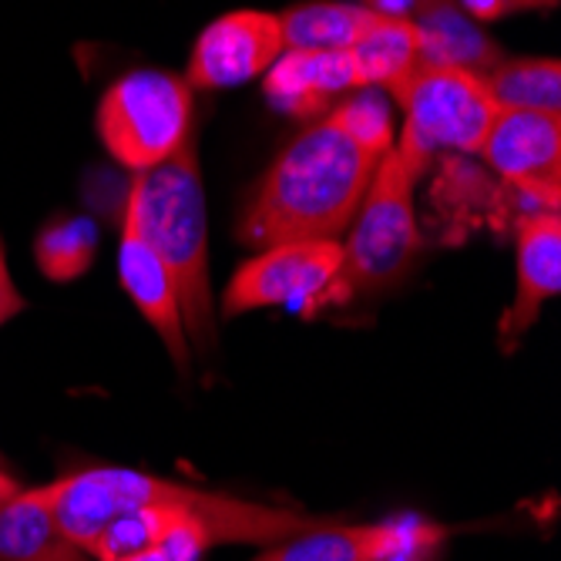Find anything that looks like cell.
I'll list each match as a JSON object with an SVG mask.
<instances>
[{"instance_id": "1", "label": "cell", "mask_w": 561, "mask_h": 561, "mask_svg": "<svg viewBox=\"0 0 561 561\" xmlns=\"http://www.w3.org/2000/svg\"><path fill=\"white\" fill-rule=\"evenodd\" d=\"M61 528L94 558L112 561L145 548H169L202 561L216 545H273L317 525L299 507L245 501L135 468H88L41 488Z\"/></svg>"}, {"instance_id": "2", "label": "cell", "mask_w": 561, "mask_h": 561, "mask_svg": "<svg viewBox=\"0 0 561 561\" xmlns=\"http://www.w3.org/2000/svg\"><path fill=\"white\" fill-rule=\"evenodd\" d=\"M380 159L330 115L302 128L249 198L239 239L252 249L336 239L350 229Z\"/></svg>"}, {"instance_id": "3", "label": "cell", "mask_w": 561, "mask_h": 561, "mask_svg": "<svg viewBox=\"0 0 561 561\" xmlns=\"http://www.w3.org/2000/svg\"><path fill=\"white\" fill-rule=\"evenodd\" d=\"M125 209L175 283L188 346L209 350L216 343L219 306L213 296L209 216L195 138L162 165L135 172Z\"/></svg>"}, {"instance_id": "4", "label": "cell", "mask_w": 561, "mask_h": 561, "mask_svg": "<svg viewBox=\"0 0 561 561\" xmlns=\"http://www.w3.org/2000/svg\"><path fill=\"white\" fill-rule=\"evenodd\" d=\"M417 182L421 175L393 148L377 162L360 209L346 229V242H340L343 266L333 289L343 296L380 293L411 270L424 245L414 209Z\"/></svg>"}, {"instance_id": "5", "label": "cell", "mask_w": 561, "mask_h": 561, "mask_svg": "<svg viewBox=\"0 0 561 561\" xmlns=\"http://www.w3.org/2000/svg\"><path fill=\"white\" fill-rule=\"evenodd\" d=\"M195 94L182 75L138 68L101 94L94 115L108 156L131 172L156 169L195 138Z\"/></svg>"}, {"instance_id": "6", "label": "cell", "mask_w": 561, "mask_h": 561, "mask_svg": "<svg viewBox=\"0 0 561 561\" xmlns=\"http://www.w3.org/2000/svg\"><path fill=\"white\" fill-rule=\"evenodd\" d=\"M393 98L403 108V131L393 151L424 175L437 151H465L478 156V148L497 115L484 78L461 68L421 65L407 78Z\"/></svg>"}, {"instance_id": "7", "label": "cell", "mask_w": 561, "mask_h": 561, "mask_svg": "<svg viewBox=\"0 0 561 561\" xmlns=\"http://www.w3.org/2000/svg\"><path fill=\"white\" fill-rule=\"evenodd\" d=\"M343 266V245L336 239L286 242L260 249L226 283L219 317H239L266 306H306L327 296Z\"/></svg>"}, {"instance_id": "8", "label": "cell", "mask_w": 561, "mask_h": 561, "mask_svg": "<svg viewBox=\"0 0 561 561\" xmlns=\"http://www.w3.org/2000/svg\"><path fill=\"white\" fill-rule=\"evenodd\" d=\"M286 50L279 14L270 11H229L198 34L185 81L192 91L236 88L263 78Z\"/></svg>"}, {"instance_id": "9", "label": "cell", "mask_w": 561, "mask_h": 561, "mask_svg": "<svg viewBox=\"0 0 561 561\" xmlns=\"http://www.w3.org/2000/svg\"><path fill=\"white\" fill-rule=\"evenodd\" d=\"M478 156L507 185L522 188L531 198H541L545 209L558 213L561 115L497 108Z\"/></svg>"}, {"instance_id": "10", "label": "cell", "mask_w": 561, "mask_h": 561, "mask_svg": "<svg viewBox=\"0 0 561 561\" xmlns=\"http://www.w3.org/2000/svg\"><path fill=\"white\" fill-rule=\"evenodd\" d=\"M444 538V528L427 522H370L333 525L317 522L289 538L263 545L249 561H393L424 551Z\"/></svg>"}, {"instance_id": "11", "label": "cell", "mask_w": 561, "mask_h": 561, "mask_svg": "<svg viewBox=\"0 0 561 561\" xmlns=\"http://www.w3.org/2000/svg\"><path fill=\"white\" fill-rule=\"evenodd\" d=\"M118 273H122L125 293L135 302V310L151 323V330L162 336L175 367L185 370L192 346H188V336H185V320H182L175 283H172L165 263L156 256V249H151L148 239L141 236V229H138V222H135V216L128 209L122 216Z\"/></svg>"}, {"instance_id": "12", "label": "cell", "mask_w": 561, "mask_h": 561, "mask_svg": "<svg viewBox=\"0 0 561 561\" xmlns=\"http://www.w3.org/2000/svg\"><path fill=\"white\" fill-rule=\"evenodd\" d=\"M515 299L501 317V343L512 350L541 317V306L561 289V219L558 213H531L518 222Z\"/></svg>"}, {"instance_id": "13", "label": "cell", "mask_w": 561, "mask_h": 561, "mask_svg": "<svg viewBox=\"0 0 561 561\" xmlns=\"http://www.w3.org/2000/svg\"><path fill=\"white\" fill-rule=\"evenodd\" d=\"M263 78V91L273 108L313 122L360 88L350 50H283Z\"/></svg>"}, {"instance_id": "14", "label": "cell", "mask_w": 561, "mask_h": 561, "mask_svg": "<svg viewBox=\"0 0 561 561\" xmlns=\"http://www.w3.org/2000/svg\"><path fill=\"white\" fill-rule=\"evenodd\" d=\"M411 24L417 31L421 65L461 68L484 78L507 58L501 44L457 8V0H427Z\"/></svg>"}, {"instance_id": "15", "label": "cell", "mask_w": 561, "mask_h": 561, "mask_svg": "<svg viewBox=\"0 0 561 561\" xmlns=\"http://www.w3.org/2000/svg\"><path fill=\"white\" fill-rule=\"evenodd\" d=\"M0 561H94L50 512L41 488L0 504Z\"/></svg>"}, {"instance_id": "16", "label": "cell", "mask_w": 561, "mask_h": 561, "mask_svg": "<svg viewBox=\"0 0 561 561\" xmlns=\"http://www.w3.org/2000/svg\"><path fill=\"white\" fill-rule=\"evenodd\" d=\"M380 14L346 0H302L279 14L286 50H350Z\"/></svg>"}, {"instance_id": "17", "label": "cell", "mask_w": 561, "mask_h": 561, "mask_svg": "<svg viewBox=\"0 0 561 561\" xmlns=\"http://www.w3.org/2000/svg\"><path fill=\"white\" fill-rule=\"evenodd\" d=\"M350 58H353L356 78H360V88H380L383 94H393L421 68L417 31L407 21L380 18L350 47Z\"/></svg>"}, {"instance_id": "18", "label": "cell", "mask_w": 561, "mask_h": 561, "mask_svg": "<svg viewBox=\"0 0 561 561\" xmlns=\"http://www.w3.org/2000/svg\"><path fill=\"white\" fill-rule=\"evenodd\" d=\"M497 108L561 115V65L554 58H504L484 75Z\"/></svg>"}, {"instance_id": "19", "label": "cell", "mask_w": 561, "mask_h": 561, "mask_svg": "<svg viewBox=\"0 0 561 561\" xmlns=\"http://www.w3.org/2000/svg\"><path fill=\"white\" fill-rule=\"evenodd\" d=\"M94 252H98V229L91 219H78V216L47 222L34 239L37 266L50 283H75L78 276H84L94 263Z\"/></svg>"}, {"instance_id": "20", "label": "cell", "mask_w": 561, "mask_h": 561, "mask_svg": "<svg viewBox=\"0 0 561 561\" xmlns=\"http://www.w3.org/2000/svg\"><path fill=\"white\" fill-rule=\"evenodd\" d=\"M327 115L374 159H383L393 148V115L380 88L350 91Z\"/></svg>"}, {"instance_id": "21", "label": "cell", "mask_w": 561, "mask_h": 561, "mask_svg": "<svg viewBox=\"0 0 561 561\" xmlns=\"http://www.w3.org/2000/svg\"><path fill=\"white\" fill-rule=\"evenodd\" d=\"M474 24H494L512 14H535V11H554L558 0H457Z\"/></svg>"}, {"instance_id": "22", "label": "cell", "mask_w": 561, "mask_h": 561, "mask_svg": "<svg viewBox=\"0 0 561 561\" xmlns=\"http://www.w3.org/2000/svg\"><path fill=\"white\" fill-rule=\"evenodd\" d=\"M24 306L27 302L14 286V276H11V266H8V249H4V239H0V327L11 323L24 310Z\"/></svg>"}, {"instance_id": "23", "label": "cell", "mask_w": 561, "mask_h": 561, "mask_svg": "<svg viewBox=\"0 0 561 561\" xmlns=\"http://www.w3.org/2000/svg\"><path fill=\"white\" fill-rule=\"evenodd\" d=\"M360 4L380 18H390V21H407L411 24L417 18V11L427 4V0H360Z\"/></svg>"}, {"instance_id": "24", "label": "cell", "mask_w": 561, "mask_h": 561, "mask_svg": "<svg viewBox=\"0 0 561 561\" xmlns=\"http://www.w3.org/2000/svg\"><path fill=\"white\" fill-rule=\"evenodd\" d=\"M112 561H179L169 548L156 545V548H145V551H135V554H122V558H112Z\"/></svg>"}, {"instance_id": "25", "label": "cell", "mask_w": 561, "mask_h": 561, "mask_svg": "<svg viewBox=\"0 0 561 561\" xmlns=\"http://www.w3.org/2000/svg\"><path fill=\"white\" fill-rule=\"evenodd\" d=\"M21 491V484H18V478L8 471V465H0V504H4L8 497H14Z\"/></svg>"}, {"instance_id": "26", "label": "cell", "mask_w": 561, "mask_h": 561, "mask_svg": "<svg viewBox=\"0 0 561 561\" xmlns=\"http://www.w3.org/2000/svg\"><path fill=\"white\" fill-rule=\"evenodd\" d=\"M0 465H4V454H0Z\"/></svg>"}]
</instances>
